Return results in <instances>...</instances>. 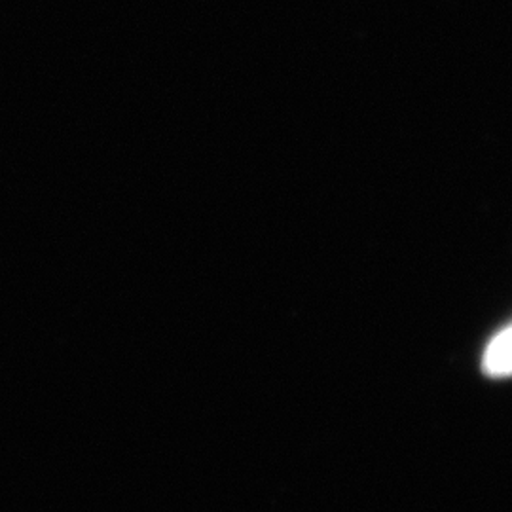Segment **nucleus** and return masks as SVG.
<instances>
[{
	"mask_svg": "<svg viewBox=\"0 0 512 512\" xmlns=\"http://www.w3.org/2000/svg\"><path fill=\"white\" fill-rule=\"evenodd\" d=\"M511 329H505L495 336L484 353V372L494 378H505L511 374Z\"/></svg>",
	"mask_w": 512,
	"mask_h": 512,
	"instance_id": "nucleus-1",
	"label": "nucleus"
}]
</instances>
